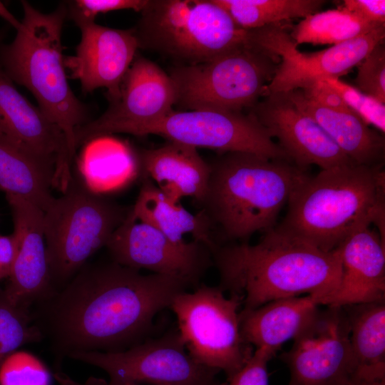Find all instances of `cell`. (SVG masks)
<instances>
[{
	"instance_id": "obj_1",
	"label": "cell",
	"mask_w": 385,
	"mask_h": 385,
	"mask_svg": "<svg viewBox=\"0 0 385 385\" xmlns=\"http://www.w3.org/2000/svg\"><path fill=\"white\" fill-rule=\"evenodd\" d=\"M190 284L182 277L143 274L113 261L84 265L31 312L59 355L120 351L141 342L158 313Z\"/></svg>"
},
{
	"instance_id": "obj_2",
	"label": "cell",
	"mask_w": 385,
	"mask_h": 385,
	"mask_svg": "<svg viewBox=\"0 0 385 385\" xmlns=\"http://www.w3.org/2000/svg\"><path fill=\"white\" fill-rule=\"evenodd\" d=\"M210 253L220 275L218 287L242 296V309L302 294L318 296L324 305L339 284L337 248L323 251L274 227L256 245H215Z\"/></svg>"
},
{
	"instance_id": "obj_3",
	"label": "cell",
	"mask_w": 385,
	"mask_h": 385,
	"mask_svg": "<svg viewBox=\"0 0 385 385\" xmlns=\"http://www.w3.org/2000/svg\"><path fill=\"white\" fill-rule=\"evenodd\" d=\"M210 164L200 204L216 245L245 242L273 228L290 197L309 175L294 163L246 152L223 153Z\"/></svg>"
},
{
	"instance_id": "obj_4",
	"label": "cell",
	"mask_w": 385,
	"mask_h": 385,
	"mask_svg": "<svg viewBox=\"0 0 385 385\" xmlns=\"http://www.w3.org/2000/svg\"><path fill=\"white\" fill-rule=\"evenodd\" d=\"M383 165L346 164L309 175L290 197L279 232L331 252L356 230L375 224L384 241Z\"/></svg>"
},
{
	"instance_id": "obj_5",
	"label": "cell",
	"mask_w": 385,
	"mask_h": 385,
	"mask_svg": "<svg viewBox=\"0 0 385 385\" xmlns=\"http://www.w3.org/2000/svg\"><path fill=\"white\" fill-rule=\"evenodd\" d=\"M21 5L24 17L14 39L0 46V66L33 94L41 111L59 127L73 159L75 131L86 123L88 110L72 91L66 73L61 34L66 6L46 14L26 1Z\"/></svg>"
},
{
	"instance_id": "obj_6",
	"label": "cell",
	"mask_w": 385,
	"mask_h": 385,
	"mask_svg": "<svg viewBox=\"0 0 385 385\" xmlns=\"http://www.w3.org/2000/svg\"><path fill=\"white\" fill-rule=\"evenodd\" d=\"M43 212V232L55 292L65 286L103 247L130 210L93 190L78 170Z\"/></svg>"
},
{
	"instance_id": "obj_7",
	"label": "cell",
	"mask_w": 385,
	"mask_h": 385,
	"mask_svg": "<svg viewBox=\"0 0 385 385\" xmlns=\"http://www.w3.org/2000/svg\"><path fill=\"white\" fill-rule=\"evenodd\" d=\"M133 30L139 47L167 54L186 65L212 60L248 41L213 0L150 1Z\"/></svg>"
},
{
	"instance_id": "obj_8",
	"label": "cell",
	"mask_w": 385,
	"mask_h": 385,
	"mask_svg": "<svg viewBox=\"0 0 385 385\" xmlns=\"http://www.w3.org/2000/svg\"><path fill=\"white\" fill-rule=\"evenodd\" d=\"M279 61L248 40L208 61L175 68L170 76L176 103L186 110H249L265 96Z\"/></svg>"
},
{
	"instance_id": "obj_9",
	"label": "cell",
	"mask_w": 385,
	"mask_h": 385,
	"mask_svg": "<svg viewBox=\"0 0 385 385\" xmlns=\"http://www.w3.org/2000/svg\"><path fill=\"white\" fill-rule=\"evenodd\" d=\"M242 302V296L227 297L218 286L201 285L192 292L179 293L170 306L190 355L202 365L223 371L227 380L254 351L240 332Z\"/></svg>"
},
{
	"instance_id": "obj_10",
	"label": "cell",
	"mask_w": 385,
	"mask_h": 385,
	"mask_svg": "<svg viewBox=\"0 0 385 385\" xmlns=\"http://www.w3.org/2000/svg\"><path fill=\"white\" fill-rule=\"evenodd\" d=\"M105 371L108 385H219L220 372L196 361L178 329L115 352L76 351L68 355Z\"/></svg>"
},
{
	"instance_id": "obj_11",
	"label": "cell",
	"mask_w": 385,
	"mask_h": 385,
	"mask_svg": "<svg viewBox=\"0 0 385 385\" xmlns=\"http://www.w3.org/2000/svg\"><path fill=\"white\" fill-rule=\"evenodd\" d=\"M131 135H157L195 148L246 152L292 162L269 133L250 114L214 109L171 111L135 128Z\"/></svg>"
},
{
	"instance_id": "obj_12",
	"label": "cell",
	"mask_w": 385,
	"mask_h": 385,
	"mask_svg": "<svg viewBox=\"0 0 385 385\" xmlns=\"http://www.w3.org/2000/svg\"><path fill=\"white\" fill-rule=\"evenodd\" d=\"M248 39L280 58L274 76L266 88V96L304 90L319 80L339 78L385 39V25L357 38L309 53L297 49L282 23L249 30Z\"/></svg>"
},
{
	"instance_id": "obj_13",
	"label": "cell",
	"mask_w": 385,
	"mask_h": 385,
	"mask_svg": "<svg viewBox=\"0 0 385 385\" xmlns=\"http://www.w3.org/2000/svg\"><path fill=\"white\" fill-rule=\"evenodd\" d=\"M282 354L289 385H346L352 378L349 325L343 307L327 306Z\"/></svg>"
},
{
	"instance_id": "obj_14",
	"label": "cell",
	"mask_w": 385,
	"mask_h": 385,
	"mask_svg": "<svg viewBox=\"0 0 385 385\" xmlns=\"http://www.w3.org/2000/svg\"><path fill=\"white\" fill-rule=\"evenodd\" d=\"M175 84L158 65L135 57L120 87L119 96L94 120L76 128V148L89 140L113 133H128L137 126L157 120L176 103Z\"/></svg>"
},
{
	"instance_id": "obj_15",
	"label": "cell",
	"mask_w": 385,
	"mask_h": 385,
	"mask_svg": "<svg viewBox=\"0 0 385 385\" xmlns=\"http://www.w3.org/2000/svg\"><path fill=\"white\" fill-rule=\"evenodd\" d=\"M113 262L130 268L182 277L195 283L212 262L209 248L171 241L134 215L132 207L106 246Z\"/></svg>"
},
{
	"instance_id": "obj_16",
	"label": "cell",
	"mask_w": 385,
	"mask_h": 385,
	"mask_svg": "<svg viewBox=\"0 0 385 385\" xmlns=\"http://www.w3.org/2000/svg\"><path fill=\"white\" fill-rule=\"evenodd\" d=\"M292 163L321 170L355 164L339 148L318 123L300 111L287 93H270L248 110Z\"/></svg>"
},
{
	"instance_id": "obj_17",
	"label": "cell",
	"mask_w": 385,
	"mask_h": 385,
	"mask_svg": "<svg viewBox=\"0 0 385 385\" xmlns=\"http://www.w3.org/2000/svg\"><path fill=\"white\" fill-rule=\"evenodd\" d=\"M81 38L74 55L64 58L65 68L79 81L83 93L100 88L116 99L139 48L133 30L103 26L95 21L78 26Z\"/></svg>"
},
{
	"instance_id": "obj_18",
	"label": "cell",
	"mask_w": 385,
	"mask_h": 385,
	"mask_svg": "<svg viewBox=\"0 0 385 385\" xmlns=\"http://www.w3.org/2000/svg\"><path fill=\"white\" fill-rule=\"evenodd\" d=\"M6 197L19 245L4 290L15 305L31 310V307L55 292L46 252L43 211L21 197L13 195Z\"/></svg>"
},
{
	"instance_id": "obj_19",
	"label": "cell",
	"mask_w": 385,
	"mask_h": 385,
	"mask_svg": "<svg viewBox=\"0 0 385 385\" xmlns=\"http://www.w3.org/2000/svg\"><path fill=\"white\" fill-rule=\"evenodd\" d=\"M0 133L56 162L54 185L63 191L71 178L72 158L59 127L18 91L0 66Z\"/></svg>"
},
{
	"instance_id": "obj_20",
	"label": "cell",
	"mask_w": 385,
	"mask_h": 385,
	"mask_svg": "<svg viewBox=\"0 0 385 385\" xmlns=\"http://www.w3.org/2000/svg\"><path fill=\"white\" fill-rule=\"evenodd\" d=\"M339 284L325 306L346 307L385 301V244L370 226L349 235L337 247Z\"/></svg>"
},
{
	"instance_id": "obj_21",
	"label": "cell",
	"mask_w": 385,
	"mask_h": 385,
	"mask_svg": "<svg viewBox=\"0 0 385 385\" xmlns=\"http://www.w3.org/2000/svg\"><path fill=\"white\" fill-rule=\"evenodd\" d=\"M138 158L143 176L168 197L175 202L184 197L202 201L210 168L196 148L168 141L161 147L142 150Z\"/></svg>"
},
{
	"instance_id": "obj_22",
	"label": "cell",
	"mask_w": 385,
	"mask_h": 385,
	"mask_svg": "<svg viewBox=\"0 0 385 385\" xmlns=\"http://www.w3.org/2000/svg\"><path fill=\"white\" fill-rule=\"evenodd\" d=\"M322 305L316 295L279 299L255 309H242L240 327L244 340L252 346L275 353L294 339L314 319Z\"/></svg>"
},
{
	"instance_id": "obj_23",
	"label": "cell",
	"mask_w": 385,
	"mask_h": 385,
	"mask_svg": "<svg viewBox=\"0 0 385 385\" xmlns=\"http://www.w3.org/2000/svg\"><path fill=\"white\" fill-rule=\"evenodd\" d=\"M285 93L300 111L318 123L354 163L367 166L384 164V135L370 128L356 114L322 107L307 98L300 89Z\"/></svg>"
},
{
	"instance_id": "obj_24",
	"label": "cell",
	"mask_w": 385,
	"mask_h": 385,
	"mask_svg": "<svg viewBox=\"0 0 385 385\" xmlns=\"http://www.w3.org/2000/svg\"><path fill=\"white\" fill-rule=\"evenodd\" d=\"M56 162L0 133V191L24 199L43 212L54 200Z\"/></svg>"
},
{
	"instance_id": "obj_25",
	"label": "cell",
	"mask_w": 385,
	"mask_h": 385,
	"mask_svg": "<svg viewBox=\"0 0 385 385\" xmlns=\"http://www.w3.org/2000/svg\"><path fill=\"white\" fill-rule=\"evenodd\" d=\"M132 212L138 220L145 222L164 234L171 241L184 244L190 236L195 242L210 250L215 242L210 224L200 211L192 214L180 202L168 197L148 177L143 176L137 200Z\"/></svg>"
},
{
	"instance_id": "obj_26",
	"label": "cell",
	"mask_w": 385,
	"mask_h": 385,
	"mask_svg": "<svg viewBox=\"0 0 385 385\" xmlns=\"http://www.w3.org/2000/svg\"><path fill=\"white\" fill-rule=\"evenodd\" d=\"M343 308L349 325L351 379L385 381V301Z\"/></svg>"
},
{
	"instance_id": "obj_27",
	"label": "cell",
	"mask_w": 385,
	"mask_h": 385,
	"mask_svg": "<svg viewBox=\"0 0 385 385\" xmlns=\"http://www.w3.org/2000/svg\"><path fill=\"white\" fill-rule=\"evenodd\" d=\"M84 145L78 170L96 192L122 187L138 173V158L118 139L100 136Z\"/></svg>"
},
{
	"instance_id": "obj_28",
	"label": "cell",
	"mask_w": 385,
	"mask_h": 385,
	"mask_svg": "<svg viewBox=\"0 0 385 385\" xmlns=\"http://www.w3.org/2000/svg\"><path fill=\"white\" fill-rule=\"evenodd\" d=\"M380 26L361 19L342 6L303 18L292 29L289 36L297 45L334 46L364 35Z\"/></svg>"
},
{
	"instance_id": "obj_29",
	"label": "cell",
	"mask_w": 385,
	"mask_h": 385,
	"mask_svg": "<svg viewBox=\"0 0 385 385\" xmlns=\"http://www.w3.org/2000/svg\"><path fill=\"white\" fill-rule=\"evenodd\" d=\"M246 31L304 18L319 12L324 0H213Z\"/></svg>"
},
{
	"instance_id": "obj_30",
	"label": "cell",
	"mask_w": 385,
	"mask_h": 385,
	"mask_svg": "<svg viewBox=\"0 0 385 385\" xmlns=\"http://www.w3.org/2000/svg\"><path fill=\"white\" fill-rule=\"evenodd\" d=\"M42 339L31 310L15 305L0 287V366L19 347Z\"/></svg>"
},
{
	"instance_id": "obj_31",
	"label": "cell",
	"mask_w": 385,
	"mask_h": 385,
	"mask_svg": "<svg viewBox=\"0 0 385 385\" xmlns=\"http://www.w3.org/2000/svg\"><path fill=\"white\" fill-rule=\"evenodd\" d=\"M50 374L36 356L15 351L0 366V385H50Z\"/></svg>"
},
{
	"instance_id": "obj_32",
	"label": "cell",
	"mask_w": 385,
	"mask_h": 385,
	"mask_svg": "<svg viewBox=\"0 0 385 385\" xmlns=\"http://www.w3.org/2000/svg\"><path fill=\"white\" fill-rule=\"evenodd\" d=\"M335 89L351 112L366 124L372 125L381 133L385 130V105L338 78L324 79Z\"/></svg>"
},
{
	"instance_id": "obj_33",
	"label": "cell",
	"mask_w": 385,
	"mask_h": 385,
	"mask_svg": "<svg viewBox=\"0 0 385 385\" xmlns=\"http://www.w3.org/2000/svg\"><path fill=\"white\" fill-rule=\"evenodd\" d=\"M354 80L359 91L385 103V46L379 42L357 65Z\"/></svg>"
},
{
	"instance_id": "obj_34",
	"label": "cell",
	"mask_w": 385,
	"mask_h": 385,
	"mask_svg": "<svg viewBox=\"0 0 385 385\" xmlns=\"http://www.w3.org/2000/svg\"><path fill=\"white\" fill-rule=\"evenodd\" d=\"M149 0H76L68 3L67 15L78 26L93 22L97 15L108 11L131 9L142 12Z\"/></svg>"
},
{
	"instance_id": "obj_35",
	"label": "cell",
	"mask_w": 385,
	"mask_h": 385,
	"mask_svg": "<svg viewBox=\"0 0 385 385\" xmlns=\"http://www.w3.org/2000/svg\"><path fill=\"white\" fill-rule=\"evenodd\" d=\"M276 353L265 348L256 349L245 365L227 385H269L267 365Z\"/></svg>"
},
{
	"instance_id": "obj_36",
	"label": "cell",
	"mask_w": 385,
	"mask_h": 385,
	"mask_svg": "<svg viewBox=\"0 0 385 385\" xmlns=\"http://www.w3.org/2000/svg\"><path fill=\"white\" fill-rule=\"evenodd\" d=\"M302 91L307 98L322 107L337 111L351 112L339 93L325 80L317 81Z\"/></svg>"
},
{
	"instance_id": "obj_37",
	"label": "cell",
	"mask_w": 385,
	"mask_h": 385,
	"mask_svg": "<svg viewBox=\"0 0 385 385\" xmlns=\"http://www.w3.org/2000/svg\"><path fill=\"white\" fill-rule=\"evenodd\" d=\"M342 6L367 22L385 24L384 0H345Z\"/></svg>"
},
{
	"instance_id": "obj_38",
	"label": "cell",
	"mask_w": 385,
	"mask_h": 385,
	"mask_svg": "<svg viewBox=\"0 0 385 385\" xmlns=\"http://www.w3.org/2000/svg\"><path fill=\"white\" fill-rule=\"evenodd\" d=\"M19 245V239L15 232L9 235H0V281L9 277Z\"/></svg>"
},
{
	"instance_id": "obj_39",
	"label": "cell",
	"mask_w": 385,
	"mask_h": 385,
	"mask_svg": "<svg viewBox=\"0 0 385 385\" xmlns=\"http://www.w3.org/2000/svg\"><path fill=\"white\" fill-rule=\"evenodd\" d=\"M54 377L56 380L61 385H108L107 381L103 379L94 376H91L83 383H81L73 380L70 376L60 371H57L55 373ZM219 385H227V382L220 384Z\"/></svg>"
},
{
	"instance_id": "obj_40",
	"label": "cell",
	"mask_w": 385,
	"mask_h": 385,
	"mask_svg": "<svg viewBox=\"0 0 385 385\" xmlns=\"http://www.w3.org/2000/svg\"><path fill=\"white\" fill-rule=\"evenodd\" d=\"M0 16L6 21L11 26L14 27L17 30L20 25L21 21H19L4 6V4L0 1Z\"/></svg>"
},
{
	"instance_id": "obj_41",
	"label": "cell",
	"mask_w": 385,
	"mask_h": 385,
	"mask_svg": "<svg viewBox=\"0 0 385 385\" xmlns=\"http://www.w3.org/2000/svg\"><path fill=\"white\" fill-rule=\"evenodd\" d=\"M346 385H385V381H365L351 379Z\"/></svg>"
},
{
	"instance_id": "obj_42",
	"label": "cell",
	"mask_w": 385,
	"mask_h": 385,
	"mask_svg": "<svg viewBox=\"0 0 385 385\" xmlns=\"http://www.w3.org/2000/svg\"><path fill=\"white\" fill-rule=\"evenodd\" d=\"M3 38H4V31L0 30V43L1 42Z\"/></svg>"
}]
</instances>
